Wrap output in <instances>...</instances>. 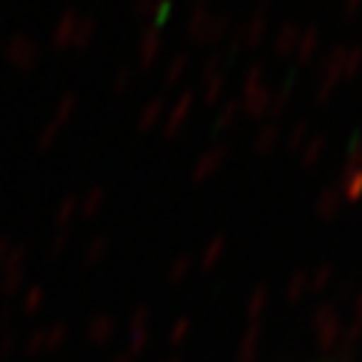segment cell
<instances>
[{"label":"cell","instance_id":"ba28073f","mask_svg":"<svg viewBox=\"0 0 362 362\" xmlns=\"http://www.w3.org/2000/svg\"><path fill=\"white\" fill-rule=\"evenodd\" d=\"M264 30H267L264 13H257V16L252 18V23H249L247 28H244V40H247L249 45H257L262 40V35H264Z\"/></svg>","mask_w":362,"mask_h":362},{"label":"cell","instance_id":"5b68a950","mask_svg":"<svg viewBox=\"0 0 362 362\" xmlns=\"http://www.w3.org/2000/svg\"><path fill=\"white\" fill-rule=\"evenodd\" d=\"M209 30H211V16L206 11H194L192 21H189V33L194 35L197 40H209Z\"/></svg>","mask_w":362,"mask_h":362},{"label":"cell","instance_id":"7c38bea8","mask_svg":"<svg viewBox=\"0 0 362 362\" xmlns=\"http://www.w3.org/2000/svg\"><path fill=\"white\" fill-rule=\"evenodd\" d=\"M187 61H189V56L187 53H181V56H176L174 61H171V66H169V71H166V83H176V78H179L181 74H184V68H187Z\"/></svg>","mask_w":362,"mask_h":362},{"label":"cell","instance_id":"6da1fadb","mask_svg":"<svg viewBox=\"0 0 362 362\" xmlns=\"http://www.w3.org/2000/svg\"><path fill=\"white\" fill-rule=\"evenodd\" d=\"M11 58H13V63H18L21 68L33 66L35 58H38V45H35L33 40L23 38V35H21V38L13 40V45H11Z\"/></svg>","mask_w":362,"mask_h":362},{"label":"cell","instance_id":"7a4b0ae2","mask_svg":"<svg viewBox=\"0 0 362 362\" xmlns=\"http://www.w3.org/2000/svg\"><path fill=\"white\" fill-rule=\"evenodd\" d=\"M76 23H78V16L76 11H66L58 21L56 30H53V45H66L68 40L74 38V30H76Z\"/></svg>","mask_w":362,"mask_h":362},{"label":"cell","instance_id":"d6986e66","mask_svg":"<svg viewBox=\"0 0 362 362\" xmlns=\"http://www.w3.org/2000/svg\"><path fill=\"white\" fill-rule=\"evenodd\" d=\"M357 3H360V0H347V8H350V11H355Z\"/></svg>","mask_w":362,"mask_h":362},{"label":"cell","instance_id":"9a60e30c","mask_svg":"<svg viewBox=\"0 0 362 362\" xmlns=\"http://www.w3.org/2000/svg\"><path fill=\"white\" fill-rule=\"evenodd\" d=\"M221 86H224V76H221V74L211 76V78H209V86H206V93H204V98H206V101H214L216 93L221 90Z\"/></svg>","mask_w":362,"mask_h":362},{"label":"cell","instance_id":"277c9868","mask_svg":"<svg viewBox=\"0 0 362 362\" xmlns=\"http://www.w3.org/2000/svg\"><path fill=\"white\" fill-rule=\"evenodd\" d=\"M158 48H161V38H158V30L156 28H148L146 33H144L141 43H139V53H141V63L144 66H148V63L156 58Z\"/></svg>","mask_w":362,"mask_h":362},{"label":"cell","instance_id":"5bb4252c","mask_svg":"<svg viewBox=\"0 0 362 362\" xmlns=\"http://www.w3.org/2000/svg\"><path fill=\"white\" fill-rule=\"evenodd\" d=\"M262 76H264L262 66H252V68H249L247 81H244V90H252V88H257V86H262Z\"/></svg>","mask_w":362,"mask_h":362},{"label":"cell","instance_id":"9c48e42d","mask_svg":"<svg viewBox=\"0 0 362 362\" xmlns=\"http://www.w3.org/2000/svg\"><path fill=\"white\" fill-rule=\"evenodd\" d=\"M171 6V0H136V11L144 13V16H148V13H156L158 21L161 23V18L166 16V8Z\"/></svg>","mask_w":362,"mask_h":362},{"label":"cell","instance_id":"30bf717a","mask_svg":"<svg viewBox=\"0 0 362 362\" xmlns=\"http://www.w3.org/2000/svg\"><path fill=\"white\" fill-rule=\"evenodd\" d=\"M362 66V48L360 45H355V48H350L345 56V63H342V76H347V78H352V76L360 71Z\"/></svg>","mask_w":362,"mask_h":362},{"label":"cell","instance_id":"8992f818","mask_svg":"<svg viewBox=\"0 0 362 362\" xmlns=\"http://www.w3.org/2000/svg\"><path fill=\"white\" fill-rule=\"evenodd\" d=\"M297 40H300V28H297L294 23H287V25H282L277 38H274V48H277L279 53H289L294 45H297Z\"/></svg>","mask_w":362,"mask_h":362},{"label":"cell","instance_id":"ac0fdd59","mask_svg":"<svg viewBox=\"0 0 362 362\" xmlns=\"http://www.w3.org/2000/svg\"><path fill=\"white\" fill-rule=\"evenodd\" d=\"M221 63V56L216 53V56H211L209 61H206V66H204V78H211V76H216L214 71H216V66Z\"/></svg>","mask_w":362,"mask_h":362},{"label":"cell","instance_id":"4fadbf2b","mask_svg":"<svg viewBox=\"0 0 362 362\" xmlns=\"http://www.w3.org/2000/svg\"><path fill=\"white\" fill-rule=\"evenodd\" d=\"M229 28V18L226 16H216L211 18V30H209V40H221V35Z\"/></svg>","mask_w":362,"mask_h":362},{"label":"cell","instance_id":"8fae6325","mask_svg":"<svg viewBox=\"0 0 362 362\" xmlns=\"http://www.w3.org/2000/svg\"><path fill=\"white\" fill-rule=\"evenodd\" d=\"M93 30H96V23L90 21V18H86V21H81V23H76V30H74V43L78 45H86L90 40V35H93Z\"/></svg>","mask_w":362,"mask_h":362},{"label":"cell","instance_id":"3957f363","mask_svg":"<svg viewBox=\"0 0 362 362\" xmlns=\"http://www.w3.org/2000/svg\"><path fill=\"white\" fill-rule=\"evenodd\" d=\"M317 43H320V33H317L315 25H310V28H305L300 33V40H297V61L300 63H307L312 58V53H315Z\"/></svg>","mask_w":362,"mask_h":362},{"label":"cell","instance_id":"e0dca14e","mask_svg":"<svg viewBox=\"0 0 362 362\" xmlns=\"http://www.w3.org/2000/svg\"><path fill=\"white\" fill-rule=\"evenodd\" d=\"M131 81V68H121V74H116V81H113V86H116V90L126 88Z\"/></svg>","mask_w":362,"mask_h":362},{"label":"cell","instance_id":"2e32d148","mask_svg":"<svg viewBox=\"0 0 362 362\" xmlns=\"http://www.w3.org/2000/svg\"><path fill=\"white\" fill-rule=\"evenodd\" d=\"M161 106H164V101H161V98H153L146 111H144V124H151V121L156 119V113L161 111Z\"/></svg>","mask_w":362,"mask_h":362},{"label":"cell","instance_id":"52a82bcc","mask_svg":"<svg viewBox=\"0 0 362 362\" xmlns=\"http://www.w3.org/2000/svg\"><path fill=\"white\" fill-rule=\"evenodd\" d=\"M244 101H247L249 111L259 113V111H264V106L272 101V96L264 86H257V88H252V90H244Z\"/></svg>","mask_w":362,"mask_h":362}]
</instances>
